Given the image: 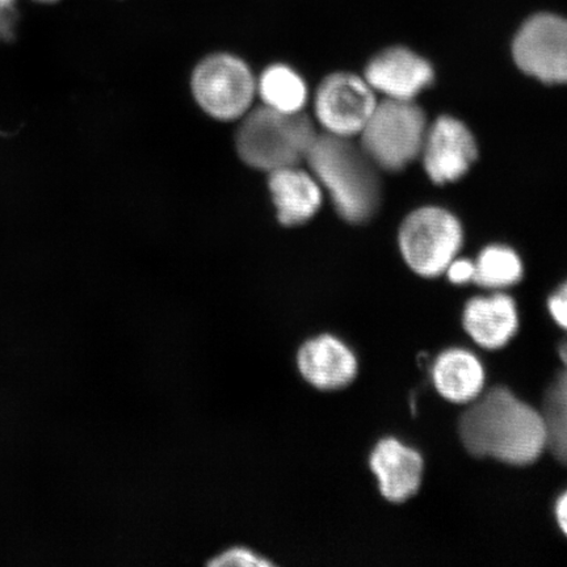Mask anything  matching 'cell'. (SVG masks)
<instances>
[{
	"label": "cell",
	"mask_w": 567,
	"mask_h": 567,
	"mask_svg": "<svg viewBox=\"0 0 567 567\" xmlns=\"http://www.w3.org/2000/svg\"><path fill=\"white\" fill-rule=\"evenodd\" d=\"M364 78L375 94L394 101H415L434 82V70L409 49L390 48L368 63Z\"/></svg>",
	"instance_id": "cell-11"
},
{
	"label": "cell",
	"mask_w": 567,
	"mask_h": 567,
	"mask_svg": "<svg viewBox=\"0 0 567 567\" xmlns=\"http://www.w3.org/2000/svg\"><path fill=\"white\" fill-rule=\"evenodd\" d=\"M427 130V118L415 101L384 99L358 138L375 166L400 172L421 157Z\"/></svg>",
	"instance_id": "cell-4"
},
{
	"label": "cell",
	"mask_w": 567,
	"mask_h": 567,
	"mask_svg": "<svg viewBox=\"0 0 567 567\" xmlns=\"http://www.w3.org/2000/svg\"><path fill=\"white\" fill-rule=\"evenodd\" d=\"M305 163L344 221H371L381 203L380 168L357 138L319 133Z\"/></svg>",
	"instance_id": "cell-2"
},
{
	"label": "cell",
	"mask_w": 567,
	"mask_h": 567,
	"mask_svg": "<svg viewBox=\"0 0 567 567\" xmlns=\"http://www.w3.org/2000/svg\"><path fill=\"white\" fill-rule=\"evenodd\" d=\"M548 311L553 322L567 334V281L549 297Z\"/></svg>",
	"instance_id": "cell-21"
},
{
	"label": "cell",
	"mask_w": 567,
	"mask_h": 567,
	"mask_svg": "<svg viewBox=\"0 0 567 567\" xmlns=\"http://www.w3.org/2000/svg\"><path fill=\"white\" fill-rule=\"evenodd\" d=\"M0 7H3V9H11V7H16V0H0Z\"/></svg>",
	"instance_id": "cell-25"
},
{
	"label": "cell",
	"mask_w": 567,
	"mask_h": 567,
	"mask_svg": "<svg viewBox=\"0 0 567 567\" xmlns=\"http://www.w3.org/2000/svg\"><path fill=\"white\" fill-rule=\"evenodd\" d=\"M370 470L382 498L403 505L420 493L424 477L422 453L394 436L382 437L371 452Z\"/></svg>",
	"instance_id": "cell-10"
},
{
	"label": "cell",
	"mask_w": 567,
	"mask_h": 567,
	"mask_svg": "<svg viewBox=\"0 0 567 567\" xmlns=\"http://www.w3.org/2000/svg\"><path fill=\"white\" fill-rule=\"evenodd\" d=\"M236 147L248 167L264 173L302 166L319 132L307 113H280L260 105L239 120Z\"/></svg>",
	"instance_id": "cell-3"
},
{
	"label": "cell",
	"mask_w": 567,
	"mask_h": 567,
	"mask_svg": "<svg viewBox=\"0 0 567 567\" xmlns=\"http://www.w3.org/2000/svg\"><path fill=\"white\" fill-rule=\"evenodd\" d=\"M196 103L218 122H236L252 109L257 78L239 56L217 53L204 59L190 78Z\"/></svg>",
	"instance_id": "cell-6"
},
{
	"label": "cell",
	"mask_w": 567,
	"mask_h": 567,
	"mask_svg": "<svg viewBox=\"0 0 567 567\" xmlns=\"http://www.w3.org/2000/svg\"><path fill=\"white\" fill-rule=\"evenodd\" d=\"M18 20L16 7L13 9H0V41H11Z\"/></svg>",
	"instance_id": "cell-22"
},
{
	"label": "cell",
	"mask_w": 567,
	"mask_h": 567,
	"mask_svg": "<svg viewBox=\"0 0 567 567\" xmlns=\"http://www.w3.org/2000/svg\"><path fill=\"white\" fill-rule=\"evenodd\" d=\"M297 367L311 386L338 390L352 384L359 373L357 353L331 334L311 338L297 352Z\"/></svg>",
	"instance_id": "cell-13"
},
{
	"label": "cell",
	"mask_w": 567,
	"mask_h": 567,
	"mask_svg": "<svg viewBox=\"0 0 567 567\" xmlns=\"http://www.w3.org/2000/svg\"><path fill=\"white\" fill-rule=\"evenodd\" d=\"M520 328L519 309L514 297L496 290L473 297L463 310V329L474 344L487 351L505 349Z\"/></svg>",
	"instance_id": "cell-12"
},
{
	"label": "cell",
	"mask_w": 567,
	"mask_h": 567,
	"mask_svg": "<svg viewBox=\"0 0 567 567\" xmlns=\"http://www.w3.org/2000/svg\"><path fill=\"white\" fill-rule=\"evenodd\" d=\"M464 233L451 212L424 207L410 213L400 229V248L411 271L422 278L444 275L451 261L458 257Z\"/></svg>",
	"instance_id": "cell-5"
},
{
	"label": "cell",
	"mask_w": 567,
	"mask_h": 567,
	"mask_svg": "<svg viewBox=\"0 0 567 567\" xmlns=\"http://www.w3.org/2000/svg\"><path fill=\"white\" fill-rule=\"evenodd\" d=\"M474 284L486 289L502 290L515 286L524 276L523 261L513 248L493 245L482 250L477 260Z\"/></svg>",
	"instance_id": "cell-18"
},
{
	"label": "cell",
	"mask_w": 567,
	"mask_h": 567,
	"mask_svg": "<svg viewBox=\"0 0 567 567\" xmlns=\"http://www.w3.org/2000/svg\"><path fill=\"white\" fill-rule=\"evenodd\" d=\"M457 435L467 455L512 467L534 465L547 453L540 409L506 385L486 388L464 406Z\"/></svg>",
	"instance_id": "cell-1"
},
{
	"label": "cell",
	"mask_w": 567,
	"mask_h": 567,
	"mask_svg": "<svg viewBox=\"0 0 567 567\" xmlns=\"http://www.w3.org/2000/svg\"><path fill=\"white\" fill-rule=\"evenodd\" d=\"M538 409L547 430V453L567 467V365L549 382Z\"/></svg>",
	"instance_id": "cell-17"
},
{
	"label": "cell",
	"mask_w": 567,
	"mask_h": 567,
	"mask_svg": "<svg viewBox=\"0 0 567 567\" xmlns=\"http://www.w3.org/2000/svg\"><path fill=\"white\" fill-rule=\"evenodd\" d=\"M210 566H271L272 563L246 548L228 549L217 556Z\"/></svg>",
	"instance_id": "cell-19"
},
{
	"label": "cell",
	"mask_w": 567,
	"mask_h": 567,
	"mask_svg": "<svg viewBox=\"0 0 567 567\" xmlns=\"http://www.w3.org/2000/svg\"><path fill=\"white\" fill-rule=\"evenodd\" d=\"M516 65L550 84H567V19L540 13L523 24L514 40Z\"/></svg>",
	"instance_id": "cell-8"
},
{
	"label": "cell",
	"mask_w": 567,
	"mask_h": 567,
	"mask_svg": "<svg viewBox=\"0 0 567 567\" xmlns=\"http://www.w3.org/2000/svg\"><path fill=\"white\" fill-rule=\"evenodd\" d=\"M558 357L563 365H567V336L558 344Z\"/></svg>",
	"instance_id": "cell-24"
},
{
	"label": "cell",
	"mask_w": 567,
	"mask_h": 567,
	"mask_svg": "<svg viewBox=\"0 0 567 567\" xmlns=\"http://www.w3.org/2000/svg\"><path fill=\"white\" fill-rule=\"evenodd\" d=\"M261 105L280 113H301L308 104V84L297 71L284 63L268 66L257 78Z\"/></svg>",
	"instance_id": "cell-16"
},
{
	"label": "cell",
	"mask_w": 567,
	"mask_h": 567,
	"mask_svg": "<svg viewBox=\"0 0 567 567\" xmlns=\"http://www.w3.org/2000/svg\"><path fill=\"white\" fill-rule=\"evenodd\" d=\"M378 103L364 76L334 73L319 84L315 99L316 120L322 133L358 138Z\"/></svg>",
	"instance_id": "cell-7"
},
{
	"label": "cell",
	"mask_w": 567,
	"mask_h": 567,
	"mask_svg": "<svg viewBox=\"0 0 567 567\" xmlns=\"http://www.w3.org/2000/svg\"><path fill=\"white\" fill-rule=\"evenodd\" d=\"M268 189L279 223L287 228L307 224L322 207L323 189L309 168L302 166L269 173Z\"/></svg>",
	"instance_id": "cell-15"
},
{
	"label": "cell",
	"mask_w": 567,
	"mask_h": 567,
	"mask_svg": "<svg viewBox=\"0 0 567 567\" xmlns=\"http://www.w3.org/2000/svg\"><path fill=\"white\" fill-rule=\"evenodd\" d=\"M34 2H40V3H55V2H59V0H34Z\"/></svg>",
	"instance_id": "cell-26"
},
{
	"label": "cell",
	"mask_w": 567,
	"mask_h": 567,
	"mask_svg": "<svg viewBox=\"0 0 567 567\" xmlns=\"http://www.w3.org/2000/svg\"><path fill=\"white\" fill-rule=\"evenodd\" d=\"M555 519L558 529L567 538V491L559 495L556 501Z\"/></svg>",
	"instance_id": "cell-23"
},
{
	"label": "cell",
	"mask_w": 567,
	"mask_h": 567,
	"mask_svg": "<svg viewBox=\"0 0 567 567\" xmlns=\"http://www.w3.org/2000/svg\"><path fill=\"white\" fill-rule=\"evenodd\" d=\"M431 382L442 400L464 408L487 388L486 368L471 350L451 347L439 353L432 363Z\"/></svg>",
	"instance_id": "cell-14"
},
{
	"label": "cell",
	"mask_w": 567,
	"mask_h": 567,
	"mask_svg": "<svg viewBox=\"0 0 567 567\" xmlns=\"http://www.w3.org/2000/svg\"><path fill=\"white\" fill-rule=\"evenodd\" d=\"M444 275L455 286H465V284L474 281L476 266H474V260L457 257L446 267Z\"/></svg>",
	"instance_id": "cell-20"
},
{
	"label": "cell",
	"mask_w": 567,
	"mask_h": 567,
	"mask_svg": "<svg viewBox=\"0 0 567 567\" xmlns=\"http://www.w3.org/2000/svg\"><path fill=\"white\" fill-rule=\"evenodd\" d=\"M421 157L432 182H456L470 172L477 159L476 140L460 120L442 116L429 126Z\"/></svg>",
	"instance_id": "cell-9"
}]
</instances>
